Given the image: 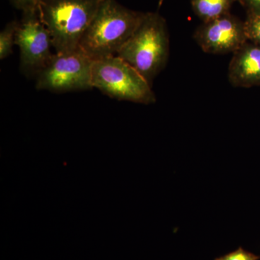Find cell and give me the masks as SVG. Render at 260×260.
<instances>
[{
	"label": "cell",
	"instance_id": "6da1fadb",
	"mask_svg": "<svg viewBox=\"0 0 260 260\" xmlns=\"http://www.w3.org/2000/svg\"><path fill=\"white\" fill-rule=\"evenodd\" d=\"M144 13L128 9L116 0H102L78 47L93 61L117 55Z\"/></svg>",
	"mask_w": 260,
	"mask_h": 260
},
{
	"label": "cell",
	"instance_id": "7a4b0ae2",
	"mask_svg": "<svg viewBox=\"0 0 260 260\" xmlns=\"http://www.w3.org/2000/svg\"><path fill=\"white\" fill-rule=\"evenodd\" d=\"M170 42L167 21L158 13H145L117 56L134 68L150 85L167 66Z\"/></svg>",
	"mask_w": 260,
	"mask_h": 260
},
{
	"label": "cell",
	"instance_id": "3957f363",
	"mask_svg": "<svg viewBox=\"0 0 260 260\" xmlns=\"http://www.w3.org/2000/svg\"><path fill=\"white\" fill-rule=\"evenodd\" d=\"M102 0H43L38 8L56 53L78 49Z\"/></svg>",
	"mask_w": 260,
	"mask_h": 260
},
{
	"label": "cell",
	"instance_id": "277c9868",
	"mask_svg": "<svg viewBox=\"0 0 260 260\" xmlns=\"http://www.w3.org/2000/svg\"><path fill=\"white\" fill-rule=\"evenodd\" d=\"M91 83L93 88L117 100L142 104L156 102L152 85L117 56L93 61Z\"/></svg>",
	"mask_w": 260,
	"mask_h": 260
},
{
	"label": "cell",
	"instance_id": "5b68a950",
	"mask_svg": "<svg viewBox=\"0 0 260 260\" xmlns=\"http://www.w3.org/2000/svg\"><path fill=\"white\" fill-rule=\"evenodd\" d=\"M93 60L79 47L68 52H54L37 75L36 88L54 93H68L93 88Z\"/></svg>",
	"mask_w": 260,
	"mask_h": 260
},
{
	"label": "cell",
	"instance_id": "8992f818",
	"mask_svg": "<svg viewBox=\"0 0 260 260\" xmlns=\"http://www.w3.org/2000/svg\"><path fill=\"white\" fill-rule=\"evenodd\" d=\"M20 49V69L26 75H37L54 55L52 38L38 9L23 13L15 35Z\"/></svg>",
	"mask_w": 260,
	"mask_h": 260
},
{
	"label": "cell",
	"instance_id": "52a82bcc",
	"mask_svg": "<svg viewBox=\"0 0 260 260\" xmlns=\"http://www.w3.org/2000/svg\"><path fill=\"white\" fill-rule=\"evenodd\" d=\"M194 39L202 50L211 54H234L248 42L244 21L231 13L203 23L195 30Z\"/></svg>",
	"mask_w": 260,
	"mask_h": 260
},
{
	"label": "cell",
	"instance_id": "ba28073f",
	"mask_svg": "<svg viewBox=\"0 0 260 260\" xmlns=\"http://www.w3.org/2000/svg\"><path fill=\"white\" fill-rule=\"evenodd\" d=\"M229 82L235 88L260 85V46L246 42L233 54L228 71Z\"/></svg>",
	"mask_w": 260,
	"mask_h": 260
},
{
	"label": "cell",
	"instance_id": "9c48e42d",
	"mask_svg": "<svg viewBox=\"0 0 260 260\" xmlns=\"http://www.w3.org/2000/svg\"><path fill=\"white\" fill-rule=\"evenodd\" d=\"M235 1L237 0H190L193 12L203 23L230 13Z\"/></svg>",
	"mask_w": 260,
	"mask_h": 260
},
{
	"label": "cell",
	"instance_id": "30bf717a",
	"mask_svg": "<svg viewBox=\"0 0 260 260\" xmlns=\"http://www.w3.org/2000/svg\"><path fill=\"white\" fill-rule=\"evenodd\" d=\"M18 23L17 21L10 22L0 32V59L2 60L8 57L13 52Z\"/></svg>",
	"mask_w": 260,
	"mask_h": 260
},
{
	"label": "cell",
	"instance_id": "8fae6325",
	"mask_svg": "<svg viewBox=\"0 0 260 260\" xmlns=\"http://www.w3.org/2000/svg\"><path fill=\"white\" fill-rule=\"evenodd\" d=\"M244 29L248 42L260 46V15H247Z\"/></svg>",
	"mask_w": 260,
	"mask_h": 260
},
{
	"label": "cell",
	"instance_id": "7c38bea8",
	"mask_svg": "<svg viewBox=\"0 0 260 260\" xmlns=\"http://www.w3.org/2000/svg\"><path fill=\"white\" fill-rule=\"evenodd\" d=\"M259 259V256L244 250L242 247H239L237 250L216 258L215 260H258Z\"/></svg>",
	"mask_w": 260,
	"mask_h": 260
},
{
	"label": "cell",
	"instance_id": "4fadbf2b",
	"mask_svg": "<svg viewBox=\"0 0 260 260\" xmlns=\"http://www.w3.org/2000/svg\"><path fill=\"white\" fill-rule=\"evenodd\" d=\"M15 8L23 11V13L37 10L43 0H10Z\"/></svg>",
	"mask_w": 260,
	"mask_h": 260
},
{
	"label": "cell",
	"instance_id": "5bb4252c",
	"mask_svg": "<svg viewBox=\"0 0 260 260\" xmlns=\"http://www.w3.org/2000/svg\"><path fill=\"white\" fill-rule=\"evenodd\" d=\"M244 7L247 15H260V0H237Z\"/></svg>",
	"mask_w": 260,
	"mask_h": 260
},
{
	"label": "cell",
	"instance_id": "9a60e30c",
	"mask_svg": "<svg viewBox=\"0 0 260 260\" xmlns=\"http://www.w3.org/2000/svg\"><path fill=\"white\" fill-rule=\"evenodd\" d=\"M164 0H159V4H158L159 7L161 6L162 2H164Z\"/></svg>",
	"mask_w": 260,
	"mask_h": 260
}]
</instances>
